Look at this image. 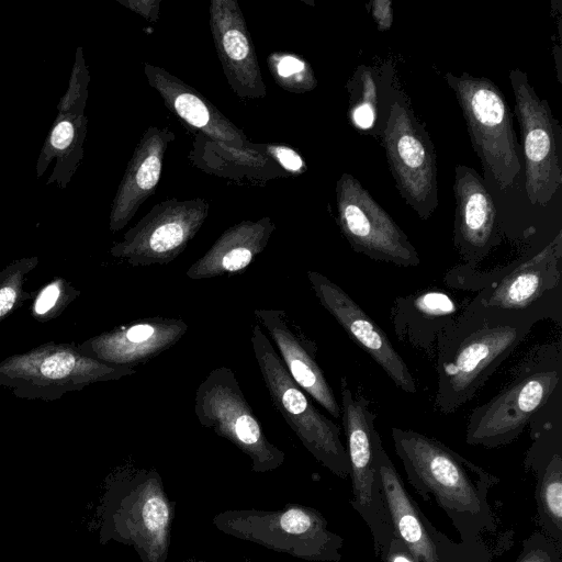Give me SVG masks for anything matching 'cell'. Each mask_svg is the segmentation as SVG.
<instances>
[{
    "label": "cell",
    "instance_id": "obj_2",
    "mask_svg": "<svg viewBox=\"0 0 562 562\" xmlns=\"http://www.w3.org/2000/svg\"><path fill=\"white\" fill-rule=\"evenodd\" d=\"M395 452L409 484L451 519L462 541H482L496 530L488 493L499 480L425 434L393 427Z\"/></svg>",
    "mask_w": 562,
    "mask_h": 562
},
{
    "label": "cell",
    "instance_id": "obj_10",
    "mask_svg": "<svg viewBox=\"0 0 562 562\" xmlns=\"http://www.w3.org/2000/svg\"><path fill=\"white\" fill-rule=\"evenodd\" d=\"M194 413L203 427L228 440L249 458L252 472H270L284 463L285 452L266 436L231 368H215L200 383Z\"/></svg>",
    "mask_w": 562,
    "mask_h": 562
},
{
    "label": "cell",
    "instance_id": "obj_22",
    "mask_svg": "<svg viewBox=\"0 0 562 562\" xmlns=\"http://www.w3.org/2000/svg\"><path fill=\"white\" fill-rule=\"evenodd\" d=\"M254 315L276 344L293 381L334 418H340V405L316 361L315 341L290 319L285 311L256 308Z\"/></svg>",
    "mask_w": 562,
    "mask_h": 562
},
{
    "label": "cell",
    "instance_id": "obj_14",
    "mask_svg": "<svg viewBox=\"0 0 562 562\" xmlns=\"http://www.w3.org/2000/svg\"><path fill=\"white\" fill-rule=\"evenodd\" d=\"M522 140L526 193L532 205L546 206L562 184V128L519 68L509 72Z\"/></svg>",
    "mask_w": 562,
    "mask_h": 562
},
{
    "label": "cell",
    "instance_id": "obj_20",
    "mask_svg": "<svg viewBox=\"0 0 562 562\" xmlns=\"http://www.w3.org/2000/svg\"><path fill=\"white\" fill-rule=\"evenodd\" d=\"M210 27L232 90L240 98L267 95L260 66L244 14L235 0H212Z\"/></svg>",
    "mask_w": 562,
    "mask_h": 562
},
{
    "label": "cell",
    "instance_id": "obj_28",
    "mask_svg": "<svg viewBox=\"0 0 562 562\" xmlns=\"http://www.w3.org/2000/svg\"><path fill=\"white\" fill-rule=\"evenodd\" d=\"M347 89L350 93V122L359 130H370L378 113V86L372 68L360 65L350 78Z\"/></svg>",
    "mask_w": 562,
    "mask_h": 562
},
{
    "label": "cell",
    "instance_id": "obj_1",
    "mask_svg": "<svg viewBox=\"0 0 562 562\" xmlns=\"http://www.w3.org/2000/svg\"><path fill=\"white\" fill-rule=\"evenodd\" d=\"M541 319L468 303L437 339L435 408L451 414L468 403Z\"/></svg>",
    "mask_w": 562,
    "mask_h": 562
},
{
    "label": "cell",
    "instance_id": "obj_36",
    "mask_svg": "<svg viewBox=\"0 0 562 562\" xmlns=\"http://www.w3.org/2000/svg\"><path fill=\"white\" fill-rule=\"evenodd\" d=\"M384 562H416L403 542L394 537Z\"/></svg>",
    "mask_w": 562,
    "mask_h": 562
},
{
    "label": "cell",
    "instance_id": "obj_9",
    "mask_svg": "<svg viewBox=\"0 0 562 562\" xmlns=\"http://www.w3.org/2000/svg\"><path fill=\"white\" fill-rule=\"evenodd\" d=\"M340 396L352 486L350 504L369 527L376 557L384 561L394 533L376 463L373 439L376 414L371 402L355 392L346 376L340 378Z\"/></svg>",
    "mask_w": 562,
    "mask_h": 562
},
{
    "label": "cell",
    "instance_id": "obj_30",
    "mask_svg": "<svg viewBox=\"0 0 562 562\" xmlns=\"http://www.w3.org/2000/svg\"><path fill=\"white\" fill-rule=\"evenodd\" d=\"M267 61L274 81L284 90L303 93L317 85L311 65L295 54L273 53Z\"/></svg>",
    "mask_w": 562,
    "mask_h": 562
},
{
    "label": "cell",
    "instance_id": "obj_11",
    "mask_svg": "<svg viewBox=\"0 0 562 562\" xmlns=\"http://www.w3.org/2000/svg\"><path fill=\"white\" fill-rule=\"evenodd\" d=\"M562 232L540 251L519 259L493 276L470 305L486 310L521 312L562 325Z\"/></svg>",
    "mask_w": 562,
    "mask_h": 562
},
{
    "label": "cell",
    "instance_id": "obj_19",
    "mask_svg": "<svg viewBox=\"0 0 562 562\" xmlns=\"http://www.w3.org/2000/svg\"><path fill=\"white\" fill-rule=\"evenodd\" d=\"M453 192V244L463 266L473 269L501 244V221L492 195L473 168L456 166Z\"/></svg>",
    "mask_w": 562,
    "mask_h": 562
},
{
    "label": "cell",
    "instance_id": "obj_37",
    "mask_svg": "<svg viewBox=\"0 0 562 562\" xmlns=\"http://www.w3.org/2000/svg\"><path fill=\"white\" fill-rule=\"evenodd\" d=\"M182 562H210V561H205V560H201V559H194V558H189V559L183 560Z\"/></svg>",
    "mask_w": 562,
    "mask_h": 562
},
{
    "label": "cell",
    "instance_id": "obj_35",
    "mask_svg": "<svg viewBox=\"0 0 562 562\" xmlns=\"http://www.w3.org/2000/svg\"><path fill=\"white\" fill-rule=\"evenodd\" d=\"M125 7H128L132 11L137 12L149 21L157 20L159 12L160 1H119Z\"/></svg>",
    "mask_w": 562,
    "mask_h": 562
},
{
    "label": "cell",
    "instance_id": "obj_13",
    "mask_svg": "<svg viewBox=\"0 0 562 562\" xmlns=\"http://www.w3.org/2000/svg\"><path fill=\"white\" fill-rule=\"evenodd\" d=\"M373 439L393 533L413 559L416 562H492V551L483 540L454 542L432 526L404 487L376 430Z\"/></svg>",
    "mask_w": 562,
    "mask_h": 562
},
{
    "label": "cell",
    "instance_id": "obj_8",
    "mask_svg": "<svg viewBox=\"0 0 562 562\" xmlns=\"http://www.w3.org/2000/svg\"><path fill=\"white\" fill-rule=\"evenodd\" d=\"M467 123L471 144L484 170L499 189L513 186L522 164L513 114L502 90L485 77L446 72Z\"/></svg>",
    "mask_w": 562,
    "mask_h": 562
},
{
    "label": "cell",
    "instance_id": "obj_4",
    "mask_svg": "<svg viewBox=\"0 0 562 562\" xmlns=\"http://www.w3.org/2000/svg\"><path fill=\"white\" fill-rule=\"evenodd\" d=\"M517 364L512 380L488 402L471 412L465 429L467 443L497 448L513 442L560 391V342L537 346Z\"/></svg>",
    "mask_w": 562,
    "mask_h": 562
},
{
    "label": "cell",
    "instance_id": "obj_6",
    "mask_svg": "<svg viewBox=\"0 0 562 562\" xmlns=\"http://www.w3.org/2000/svg\"><path fill=\"white\" fill-rule=\"evenodd\" d=\"M250 344L276 409L322 465L338 477H348L349 460L338 425L323 415L293 381L271 341L257 324L251 327Z\"/></svg>",
    "mask_w": 562,
    "mask_h": 562
},
{
    "label": "cell",
    "instance_id": "obj_29",
    "mask_svg": "<svg viewBox=\"0 0 562 562\" xmlns=\"http://www.w3.org/2000/svg\"><path fill=\"white\" fill-rule=\"evenodd\" d=\"M38 265V257L15 259L0 271V323L33 299L34 292L24 290L27 274Z\"/></svg>",
    "mask_w": 562,
    "mask_h": 562
},
{
    "label": "cell",
    "instance_id": "obj_27",
    "mask_svg": "<svg viewBox=\"0 0 562 562\" xmlns=\"http://www.w3.org/2000/svg\"><path fill=\"white\" fill-rule=\"evenodd\" d=\"M538 473L537 506L547 535L562 541V456L561 450L532 465Z\"/></svg>",
    "mask_w": 562,
    "mask_h": 562
},
{
    "label": "cell",
    "instance_id": "obj_26",
    "mask_svg": "<svg viewBox=\"0 0 562 562\" xmlns=\"http://www.w3.org/2000/svg\"><path fill=\"white\" fill-rule=\"evenodd\" d=\"M274 229L270 217L231 226L189 267L186 276L202 280L241 273L263 251Z\"/></svg>",
    "mask_w": 562,
    "mask_h": 562
},
{
    "label": "cell",
    "instance_id": "obj_17",
    "mask_svg": "<svg viewBox=\"0 0 562 562\" xmlns=\"http://www.w3.org/2000/svg\"><path fill=\"white\" fill-rule=\"evenodd\" d=\"M89 80V70L82 49L79 47L68 89L58 103L57 116L44 140L36 164V176L40 178L55 159V167L46 184L65 188L83 157V143L88 128L85 109Z\"/></svg>",
    "mask_w": 562,
    "mask_h": 562
},
{
    "label": "cell",
    "instance_id": "obj_38",
    "mask_svg": "<svg viewBox=\"0 0 562 562\" xmlns=\"http://www.w3.org/2000/svg\"><path fill=\"white\" fill-rule=\"evenodd\" d=\"M245 562H261V561H256V560H252V559H245Z\"/></svg>",
    "mask_w": 562,
    "mask_h": 562
},
{
    "label": "cell",
    "instance_id": "obj_34",
    "mask_svg": "<svg viewBox=\"0 0 562 562\" xmlns=\"http://www.w3.org/2000/svg\"><path fill=\"white\" fill-rule=\"evenodd\" d=\"M369 12L380 31H389L393 24V9L390 0H373L369 3Z\"/></svg>",
    "mask_w": 562,
    "mask_h": 562
},
{
    "label": "cell",
    "instance_id": "obj_25",
    "mask_svg": "<svg viewBox=\"0 0 562 562\" xmlns=\"http://www.w3.org/2000/svg\"><path fill=\"white\" fill-rule=\"evenodd\" d=\"M462 312L454 297L440 289H426L394 300L390 318L397 339L430 353L439 335Z\"/></svg>",
    "mask_w": 562,
    "mask_h": 562
},
{
    "label": "cell",
    "instance_id": "obj_24",
    "mask_svg": "<svg viewBox=\"0 0 562 562\" xmlns=\"http://www.w3.org/2000/svg\"><path fill=\"white\" fill-rule=\"evenodd\" d=\"M175 134L168 127H148L136 145L113 199L109 228L112 233L124 228L139 206L155 192L162 161Z\"/></svg>",
    "mask_w": 562,
    "mask_h": 562
},
{
    "label": "cell",
    "instance_id": "obj_5",
    "mask_svg": "<svg viewBox=\"0 0 562 562\" xmlns=\"http://www.w3.org/2000/svg\"><path fill=\"white\" fill-rule=\"evenodd\" d=\"M221 532L307 562H339L344 539L317 509L288 504L279 509H226L212 518Z\"/></svg>",
    "mask_w": 562,
    "mask_h": 562
},
{
    "label": "cell",
    "instance_id": "obj_7",
    "mask_svg": "<svg viewBox=\"0 0 562 562\" xmlns=\"http://www.w3.org/2000/svg\"><path fill=\"white\" fill-rule=\"evenodd\" d=\"M136 373L81 353L75 344L48 341L0 361V386L19 398L59 400L64 394Z\"/></svg>",
    "mask_w": 562,
    "mask_h": 562
},
{
    "label": "cell",
    "instance_id": "obj_3",
    "mask_svg": "<svg viewBox=\"0 0 562 562\" xmlns=\"http://www.w3.org/2000/svg\"><path fill=\"white\" fill-rule=\"evenodd\" d=\"M175 506L156 469L120 468L108 477L99 509L101 542L130 546L142 562H167Z\"/></svg>",
    "mask_w": 562,
    "mask_h": 562
},
{
    "label": "cell",
    "instance_id": "obj_33",
    "mask_svg": "<svg viewBox=\"0 0 562 562\" xmlns=\"http://www.w3.org/2000/svg\"><path fill=\"white\" fill-rule=\"evenodd\" d=\"M268 149L284 169L291 172L304 170V161L294 149L280 145L269 146Z\"/></svg>",
    "mask_w": 562,
    "mask_h": 562
},
{
    "label": "cell",
    "instance_id": "obj_18",
    "mask_svg": "<svg viewBox=\"0 0 562 562\" xmlns=\"http://www.w3.org/2000/svg\"><path fill=\"white\" fill-rule=\"evenodd\" d=\"M311 289L319 304L336 319L349 338L364 350L402 391L416 392V382L406 362L387 335L338 284L308 270Z\"/></svg>",
    "mask_w": 562,
    "mask_h": 562
},
{
    "label": "cell",
    "instance_id": "obj_12",
    "mask_svg": "<svg viewBox=\"0 0 562 562\" xmlns=\"http://www.w3.org/2000/svg\"><path fill=\"white\" fill-rule=\"evenodd\" d=\"M381 138L400 194L422 220H428L439 204L435 149L403 95L391 103Z\"/></svg>",
    "mask_w": 562,
    "mask_h": 562
},
{
    "label": "cell",
    "instance_id": "obj_23",
    "mask_svg": "<svg viewBox=\"0 0 562 562\" xmlns=\"http://www.w3.org/2000/svg\"><path fill=\"white\" fill-rule=\"evenodd\" d=\"M144 74L171 112L222 147L249 155L243 131L195 89L158 66L145 64Z\"/></svg>",
    "mask_w": 562,
    "mask_h": 562
},
{
    "label": "cell",
    "instance_id": "obj_21",
    "mask_svg": "<svg viewBox=\"0 0 562 562\" xmlns=\"http://www.w3.org/2000/svg\"><path fill=\"white\" fill-rule=\"evenodd\" d=\"M187 330L180 318L149 317L103 331L77 348L99 361L134 368L171 348Z\"/></svg>",
    "mask_w": 562,
    "mask_h": 562
},
{
    "label": "cell",
    "instance_id": "obj_32",
    "mask_svg": "<svg viewBox=\"0 0 562 562\" xmlns=\"http://www.w3.org/2000/svg\"><path fill=\"white\" fill-rule=\"evenodd\" d=\"M516 562H561L560 544L548 535L536 532L524 541Z\"/></svg>",
    "mask_w": 562,
    "mask_h": 562
},
{
    "label": "cell",
    "instance_id": "obj_31",
    "mask_svg": "<svg viewBox=\"0 0 562 562\" xmlns=\"http://www.w3.org/2000/svg\"><path fill=\"white\" fill-rule=\"evenodd\" d=\"M79 295L80 291L65 278H55L34 292L31 315L43 323L55 319Z\"/></svg>",
    "mask_w": 562,
    "mask_h": 562
},
{
    "label": "cell",
    "instance_id": "obj_15",
    "mask_svg": "<svg viewBox=\"0 0 562 562\" xmlns=\"http://www.w3.org/2000/svg\"><path fill=\"white\" fill-rule=\"evenodd\" d=\"M337 224L351 248L375 261L416 267L420 258L407 235L350 173L336 183Z\"/></svg>",
    "mask_w": 562,
    "mask_h": 562
},
{
    "label": "cell",
    "instance_id": "obj_16",
    "mask_svg": "<svg viewBox=\"0 0 562 562\" xmlns=\"http://www.w3.org/2000/svg\"><path fill=\"white\" fill-rule=\"evenodd\" d=\"M209 209L200 198L159 202L112 245L110 254L133 267L171 262L198 234Z\"/></svg>",
    "mask_w": 562,
    "mask_h": 562
}]
</instances>
